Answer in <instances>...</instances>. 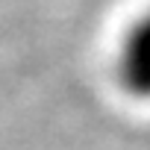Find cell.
<instances>
[{
	"label": "cell",
	"mask_w": 150,
	"mask_h": 150,
	"mask_svg": "<svg viewBox=\"0 0 150 150\" xmlns=\"http://www.w3.org/2000/svg\"><path fill=\"white\" fill-rule=\"evenodd\" d=\"M118 83L127 94L150 100V12H144L121 41Z\"/></svg>",
	"instance_id": "cell-1"
}]
</instances>
